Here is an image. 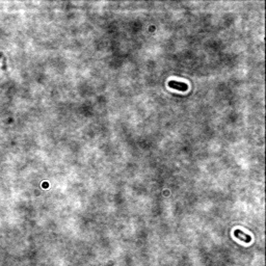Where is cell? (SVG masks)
I'll use <instances>...</instances> for the list:
<instances>
[{
  "label": "cell",
  "mask_w": 266,
  "mask_h": 266,
  "mask_svg": "<svg viewBox=\"0 0 266 266\" xmlns=\"http://www.w3.org/2000/svg\"><path fill=\"white\" fill-rule=\"evenodd\" d=\"M168 85L171 86V88H175V89H178V91H186L187 88H188V85L186 83H183V82H178V81H169L168 82Z\"/></svg>",
  "instance_id": "1"
},
{
  "label": "cell",
  "mask_w": 266,
  "mask_h": 266,
  "mask_svg": "<svg viewBox=\"0 0 266 266\" xmlns=\"http://www.w3.org/2000/svg\"><path fill=\"white\" fill-rule=\"evenodd\" d=\"M234 234H235V236H236V237H238L239 239L244 240L245 242H249V241H251V237H249L248 235H246V234H243V232H241L240 230H236V231H235Z\"/></svg>",
  "instance_id": "2"
}]
</instances>
